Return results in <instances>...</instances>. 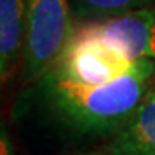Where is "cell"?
<instances>
[{"label": "cell", "instance_id": "cell-8", "mask_svg": "<svg viewBox=\"0 0 155 155\" xmlns=\"http://www.w3.org/2000/svg\"><path fill=\"white\" fill-rule=\"evenodd\" d=\"M2 155H16L13 143L8 136V133L5 131V127L2 125Z\"/></svg>", "mask_w": 155, "mask_h": 155}, {"label": "cell", "instance_id": "cell-3", "mask_svg": "<svg viewBox=\"0 0 155 155\" xmlns=\"http://www.w3.org/2000/svg\"><path fill=\"white\" fill-rule=\"evenodd\" d=\"M133 63L106 41L74 32L54 70L74 82L101 86L127 74Z\"/></svg>", "mask_w": 155, "mask_h": 155}, {"label": "cell", "instance_id": "cell-2", "mask_svg": "<svg viewBox=\"0 0 155 155\" xmlns=\"http://www.w3.org/2000/svg\"><path fill=\"white\" fill-rule=\"evenodd\" d=\"M68 0H27L24 71L29 81H38L57 65L71 41Z\"/></svg>", "mask_w": 155, "mask_h": 155}, {"label": "cell", "instance_id": "cell-5", "mask_svg": "<svg viewBox=\"0 0 155 155\" xmlns=\"http://www.w3.org/2000/svg\"><path fill=\"white\" fill-rule=\"evenodd\" d=\"M114 155H155V87L108 144Z\"/></svg>", "mask_w": 155, "mask_h": 155}, {"label": "cell", "instance_id": "cell-9", "mask_svg": "<svg viewBox=\"0 0 155 155\" xmlns=\"http://www.w3.org/2000/svg\"><path fill=\"white\" fill-rule=\"evenodd\" d=\"M76 155H114V153L106 150V152H84V153H76Z\"/></svg>", "mask_w": 155, "mask_h": 155}, {"label": "cell", "instance_id": "cell-4", "mask_svg": "<svg viewBox=\"0 0 155 155\" xmlns=\"http://www.w3.org/2000/svg\"><path fill=\"white\" fill-rule=\"evenodd\" d=\"M106 41L130 60L155 62V10L141 8L100 22L82 24L74 30Z\"/></svg>", "mask_w": 155, "mask_h": 155}, {"label": "cell", "instance_id": "cell-1", "mask_svg": "<svg viewBox=\"0 0 155 155\" xmlns=\"http://www.w3.org/2000/svg\"><path fill=\"white\" fill-rule=\"evenodd\" d=\"M153 60H135L122 78L101 86H87L51 70L37 81L43 106L81 133H117L150 90Z\"/></svg>", "mask_w": 155, "mask_h": 155}, {"label": "cell", "instance_id": "cell-6", "mask_svg": "<svg viewBox=\"0 0 155 155\" xmlns=\"http://www.w3.org/2000/svg\"><path fill=\"white\" fill-rule=\"evenodd\" d=\"M27 0H0V73L5 82L25 41Z\"/></svg>", "mask_w": 155, "mask_h": 155}, {"label": "cell", "instance_id": "cell-7", "mask_svg": "<svg viewBox=\"0 0 155 155\" xmlns=\"http://www.w3.org/2000/svg\"><path fill=\"white\" fill-rule=\"evenodd\" d=\"M153 0H68L71 18L78 22H100L133 10L150 8Z\"/></svg>", "mask_w": 155, "mask_h": 155}]
</instances>
